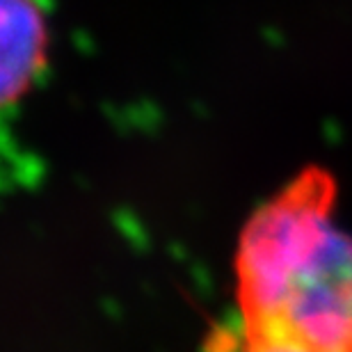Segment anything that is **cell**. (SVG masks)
<instances>
[{"label": "cell", "mask_w": 352, "mask_h": 352, "mask_svg": "<svg viewBox=\"0 0 352 352\" xmlns=\"http://www.w3.org/2000/svg\"><path fill=\"white\" fill-rule=\"evenodd\" d=\"M238 298L252 334L352 352V231L322 179L307 176L252 217L238 252Z\"/></svg>", "instance_id": "cell-1"}, {"label": "cell", "mask_w": 352, "mask_h": 352, "mask_svg": "<svg viewBox=\"0 0 352 352\" xmlns=\"http://www.w3.org/2000/svg\"><path fill=\"white\" fill-rule=\"evenodd\" d=\"M51 51L46 0H0V146L12 140L44 80Z\"/></svg>", "instance_id": "cell-2"}, {"label": "cell", "mask_w": 352, "mask_h": 352, "mask_svg": "<svg viewBox=\"0 0 352 352\" xmlns=\"http://www.w3.org/2000/svg\"><path fill=\"white\" fill-rule=\"evenodd\" d=\"M210 352H325V350L298 346V343L270 339V336H258L241 327V332L236 334L229 332L227 336L217 339Z\"/></svg>", "instance_id": "cell-3"}]
</instances>
